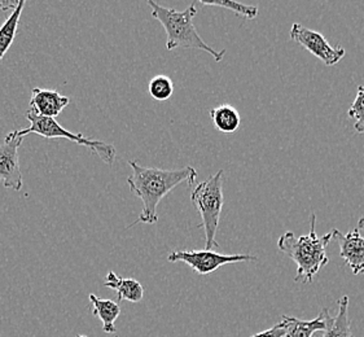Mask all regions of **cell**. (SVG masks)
Segmentation results:
<instances>
[{
    "instance_id": "6da1fadb",
    "label": "cell",
    "mask_w": 364,
    "mask_h": 337,
    "mask_svg": "<svg viewBox=\"0 0 364 337\" xmlns=\"http://www.w3.org/2000/svg\"><path fill=\"white\" fill-rule=\"evenodd\" d=\"M129 165L132 168V176L127 178L134 195H136L143 203V210L138 220L132 223L130 228L139 223L154 225L159 220V205L161 200L168 196L171 191L179 184L187 183L192 186L197 178V171L192 166H184L175 170L165 168H146L138 162L130 160Z\"/></svg>"
},
{
    "instance_id": "7a4b0ae2",
    "label": "cell",
    "mask_w": 364,
    "mask_h": 337,
    "mask_svg": "<svg viewBox=\"0 0 364 337\" xmlns=\"http://www.w3.org/2000/svg\"><path fill=\"white\" fill-rule=\"evenodd\" d=\"M315 226L316 215L313 213L310 217L309 234L296 236L291 231H288L277 240L279 250L297 264V275L294 282H301L305 284L311 283L314 277L329 262L326 250L328 244L333 240V235L331 231L324 236H318Z\"/></svg>"
},
{
    "instance_id": "3957f363",
    "label": "cell",
    "mask_w": 364,
    "mask_h": 337,
    "mask_svg": "<svg viewBox=\"0 0 364 337\" xmlns=\"http://www.w3.org/2000/svg\"><path fill=\"white\" fill-rule=\"evenodd\" d=\"M148 6L152 9V16L160 22L166 31L168 41L166 48L173 51L175 48H195L208 52L217 63H220L226 50L217 51L205 42L195 28V16L197 15L196 4H191L184 11H176L174 8L162 7L159 3L149 0Z\"/></svg>"
},
{
    "instance_id": "277c9868",
    "label": "cell",
    "mask_w": 364,
    "mask_h": 337,
    "mask_svg": "<svg viewBox=\"0 0 364 337\" xmlns=\"http://www.w3.org/2000/svg\"><path fill=\"white\" fill-rule=\"evenodd\" d=\"M223 181L225 170H218L214 176H210L204 182L197 184L191 192V201L203 220L198 228H204L205 250L219 248L215 236L225 204Z\"/></svg>"
},
{
    "instance_id": "5b68a950",
    "label": "cell",
    "mask_w": 364,
    "mask_h": 337,
    "mask_svg": "<svg viewBox=\"0 0 364 337\" xmlns=\"http://www.w3.org/2000/svg\"><path fill=\"white\" fill-rule=\"evenodd\" d=\"M26 119L30 122L29 127L15 132L16 137L25 138L30 134H37L46 139L70 140L80 146L87 147L91 151V154L99 156L102 161L105 162L110 168L113 166L116 160V148L113 144H108L100 140L88 139L80 132L74 134V132H68L65 127L60 125L55 118L41 117L31 109L28 110Z\"/></svg>"
},
{
    "instance_id": "8992f818",
    "label": "cell",
    "mask_w": 364,
    "mask_h": 337,
    "mask_svg": "<svg viewBox=\"0 0 364 337\" xmlns=\"http://www.w3.org/2000/svg\"><path fill=\"white\" fill-rule=\"evenodd\" d=\"M252 255H220L214 250H174L168 257V262H184L198 275L217 272L225 264L257 261Z\"/></svg>"
},
{
    "instance_id": "52a82bcc",
    "label": "cell",
    "mask_w": 364,
    "mask_h": 337,
    "mask_svg": "<svg viewBox=\"0 0 364 337\" xmlns=\"http://www.w3.org/2000/svg\"><path fill=\"white\" fill-rule=\"evenodd\" d=\"M291 39L293 42L302 46L305 50L313 53L318 59L321 60L327 66H333L338 64L345 58L346 51L343 47H333L331 46L324 36L319 31L311 30L294 22L291 25Z\"/></svg>"
},
{
    "instance_id": "ba28073f",
    "label": "cell",
    "mask_w": 364,
    "mask_h": 337,
    "mask_svg": "<svg viewBox=\"0 0 364 337\" xmlns=\"http://www.w3.org/2000/svg\"><path fill=\"white\" fill-rule=\"evenodd\" d=\"M23 138L9 132L0 144V182L6 188L20 192L22 190V174L18 161V148Z\"/></svg>"
},
{
    "instance_id": "9c48e42d",
    "label": "cell",
    "mask_w": 364,
    "mask_h": 337,
    "mask_svg": "<svg viewBox=\"0 0 364 337\" xmlns=\"http://www.w3.org/2000/svg\"><path fill=\"white\" fill-rule=\"evenodd\" d=\"M333 240L340 245V256L343 262L349 266L354 275L364 274V239L357 228L343 234L338 230H332Z\"/></svg>"
},
{
    "instance_id": "30bf717a",
    "label": "cell",
    "mask_w": 364,
    "mask_h": 337,
    "mask_svg": "<svg viewBox=\"0 0 364 337\" xmlns=\"http://www.w3.org/2000/svg\"><path fill=\"white\" fill-rule=\"evenodd\" d=\"M70 103L69 96L61 95L55 90L33 88L30 99V109L41 117L55 118Z\"/></svg>"
},
{
    "instance_id": "8fae6325",
    "label": "cell",
    "mask_w": 364,
    "mask_h": 337,
    "mask_svg": "<svg viewBox=\"0 0 364 337\" xmlns=\"http://www.w3.org/2000/svg\"><path fill=\"white\" fill-rule=\"evenodd\" d=\"M284 316L288 322V332L285 337H313L315 332H326L333 321L328 309H323L313 321H301L293 316Z\"/></svg>"
},
{
    "instance_id": "7c38bea8",
    "label": "cell",
    "mask_w": 364,
    "mask_h": 337,
    "mask_svg": "<svg viewBox=\"0 0 364 337\" xmlns=\"http://www.w3.org/2000/svg\"><path fill=\"white\" fill-rule=\"evenodd\" d=\"M104 287L116 291L118 300L140 302L144 296V288L136 279L121 278L116 272H109L105 277Z\"/></svg>"
},
{
    "instance_id": "4fadbf2b",
    "label": "cell",
    "mask_w": 364,
    "mask_h": 337,
    "mask_svg": "<svg viewBox=\"0 0 364 337\" xmlns=\"http://www.w3.org/2000/svg\"><path fill=\"white\" fill-rule=\"evenodd\" d=\"M90 302L92 305V314L100 318L102 322V331L105 333H114L116 332L117 318L121 314L119 305L112 300H104L94 294L88 296Z\"/></svg>"
},
{
    "instance_id": "5bb4252c",
    "label": "cell",
    "mask_w": 364,
    "mask_h": 337,
    "mask_svg": "<svg viewBox=\"0 0 364 337\" xmlns=\"http://www.w3.org/2000/svg\"><path fill=\"white\" fill-rule=\"evenodd\" d=\"M213 125L223 134H233L239 130L241 117L239 110L230 104H222L209 112Z\"/></svg>"
},
{
    "instance_id": "9a60e30c",
    "label": "cell",
    "mask_w": 364,
    "mask_h": 337,
    "mask_svg": "<svg viewBox=\"0 0 364 337\" xmlns=\"http://www.w3.org/2000/svg\"><path fill=\"white\" fill-rule=\"evenodd\" d=\"M25 6H26V3L23 0H20L15 11H12L11 16L0 26V61L6 56L8 50L15 42V38L17 36V28H18L22 11H23Z\"/></svg>"
},
{
    "instance_id": "2e32d148",
    "label": "cell",
    "mask_w": 364,
    "mask_h": 337,
    "mask_svg": "<svg viewBox=\"0 0 364 337\" xmlns=\"http://www.w3.org/2000/svg\"><path fill=\"white\" fill-rule=\"evenodd\" d=\"M321 337H354L349 318V297L343 296L338 301V311Z\"/></svg>"
},
{
    "instance_id": "e0dca14e",
    "label": "cell",
    "mask_w": 364,
    "mask_h": 337,
    "mask_svg": "<svg viewBox=\"0 0 364 337\" xmlns=\"http://www.w3.org/2000/svg\"><path fill=\"white\" fill-rule=\"evenodd\" d=\"M200 3L203 6H209V7L225 8L233 12L235 15L241 16L242 18H247V20H255L259 14L258 7L242 4L233 0H201Z\"/></svg>"
},
{
    "instance_id": "ac0fdd59",
    "label": "cell",
    "mask_w": 364,
    "mask_h": 337,
    "mask_svg": "<svg viewBox=\"0 0 364 337\" xmlns=\"http://www.w3.org/2000/svg\"><path fill=\"white\" fill-rule=\"evenodd\" d=\"M148 91H149V95L152 96L154 100L165 102L174 94V83L168 75L160 74L151 80Z\"/></svg>"
},
{
    "instance_id": "d6986e66",
    "label": "cell",
    "mask_w": 364,
    "mask_h": 337,
    "mask_svg": "<svg viewBox=\"0 0 364 337\" xmlns=\"http://www.w3.org/2000/svg\"><path fill=\"white\" fill-rule=\"evenodd\" d=\"M348 116L354 119V130L358 134H364V86H358L357 96L354 103L350 105Z\"/></svg>"
},
{
    "instance_id": "ffe728a7",
    "label": "cell",
    "mask_w": 364,
    "mask_h": 337,
    "mask_svg": "<svg viewBox=\"0 0 364 337\" xmlns=\"http://www.w3.org/2000/svg\"><path fill=\"white\" fill-rule=\"evenodd\" d=\"M288 332V322L285 319V316H282V322L277 323L274 327H271L269 330L263 331L259 333H255L250 337H285Z\"/></svg>"
},
{
    "instance_id": "44dd1931",
    "label": "cell",
    "mask_w": 364,
    "mask_h": 337,
    "mask_svg": "<svg viewBox=\"0 0 364 337\" xmlns=\"http://www.w3.org/2000/svg\"><path fill=\"white\" fill-rule=\"evenodd\" d=\"M17 6H18V1H3V3H0V9L6 11V9L11 8L12 11H15Z\"/></svg>"
},
{
    "instance_id": "7402d4cb",
    "label": "cell",
    "mask_w": 364,
    "mask_h": 337,
    "mask_svg": "<svg viewBox=\"0 0 364 337\" xmlns=\"http://www.w3.org/2000/svg\"><path fill=\"white\" fill-rule=\"evenodd\" d=\"M357 230L358 232H359L360 236L364 239V217L363 218H360V220H358Z\"/></svg>"
},
{
    "instance_id": "603a6c76",
    "label": "cell",
    "mask_w": 364,
    "mask_h": 337,
    "mask_svg": "<svg viewBox=\"0 0 364 337\" xmlns=\"http://www.w3.org/2000/svg\"><path fill=\"white\" fill-rule=\"evenodd\" d=\"M77 337H87L86 335H77Z\"/></svg>"
}]
</instances>
